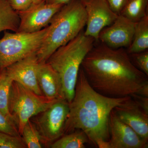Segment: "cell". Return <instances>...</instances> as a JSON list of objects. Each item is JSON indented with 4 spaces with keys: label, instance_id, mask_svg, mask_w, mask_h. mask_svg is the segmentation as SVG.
I'll list each match as a JSON object with an SVG mask.
<instances>
[{
    "label": "cell",
    "instance_id": "obj_1",
    "mask_svg": "<svg viewBox=\"0 0 148 148\" xmlns=\"http://www.w3.org/2000/svg\"><path fill=\"white\" fill-rule=\"evenodd\" d=\"M81 69L95 90L111 98L138 94L148 76L132 64L123 48L114 49L96 41L86 56Z\"/></svg>",
    "mask_w": 148,
    "mask_h": 148
},
{
    "label": "cell",
    "instance_id": "obj_2",
    "mask_svg": "<svg viewBox=\"0 0 148 148\" xmlns=\"http://www.w3.org/2000/svg\"><path fill=\"white\" fill-rule=\"evenodd\" d=\"M129 96L111 98L97 92L88 82L81 68L74 97L69 103L70 110L64 134L80 130L96 147L107 148L110 138L111 112Z\"/></svg>",
    "mask_w": 148,
    "mask_h": 148
},
{
    "label": "cell",
    "instance_id": "obj_3",
    "mask_svg": "<svg viewBox=\"0 0 148 148\" xmlns=\"http://www.w3.org/2000/svg\"><path fill=\"white\" fill-rule=\"evenodd\" d=\"M86 14L80 0H71L53 15L37 52L39 62H46L58 48L76 37L86 26Z\"/></svg>",
    "mask_w": 148,
    "mask_h": 148
},
{
    "label": "cell",
    "instance_id": "obj_4",
    "mask_svg": "<svg viewBox=\"0 0 148 148\" xmlns=\"http://www.w3.org/2000/svg\"><path fill=\"white\" fill-rule=\"evenodd\" d=\"M96 40L82 30L76 37L58 48L46 61L61 77L65 99L69 103L75 94L78 75L83 61Z\"/></svg>",
    "mask_w": 148,
    "mask_h": 148
},
{
    "label": "cell",
    "instance_id": "obj_5",
    "mask_svg": "<svg viewBox=\"0 0 148 148\" xmlns=\"http://www.w3.org/2000/svg\"><path fill=\"white\" fill-rule=\"evenodd\" d=\"M47 26L35 33L5 32L0 39V73L19 60L36 53L46 34Z\"/></svg>",
    "mask_w": 148,
    "mask_h": 148
},
{
    "label": "cell",
    "instance_id": "obj_6",
    "mask_svg": "<svg viewBox=\"0 0 148 148\" xmlns=\"http://www.w3.org/2000/svg\"><path fill=\"white\" fill-rule=\"evenodd\" d=\"M57 100H50L45 95H38L13 81L10 93L9 109L16 120L20 135L27 122L48 108Z\"/></svg>",
    "mask_w": 148,
    "mask_h": 148
},
{
    "label": "cell",
    "instance_id": "obj_7",
    "mask_svg": "<svg viewBox=\"0 0 148 148\" xmlns=\"http://www.w3.org/2000/svg\"><path fill=\"white\" fill-rule=\"evenodd\" d=\"M69 110V102L66 99H58L38 114L34 121H32L39 132L42 142L52 143L64 135Z\"/></svg>",
    "mask_w": 148,
    "mask_h": 148
},
{
    "label": "cell",
    "instance_id": "obj_8",
    "mask_svg": "<svg viewBox=\"0 0 148 148\" xmlns=\"http://www.w3.org/2000/svg\"><path fill=\"white\" fill-rule=\"evenodd\" d=\"M86 14L85 35L98 41L99 33L112 24L119 15L111 9L106 0H80Z\"/></svg>",
    "mask_w": 148,
    "mask_h": 148
},
{
    "label": "cell",
    "instance_id": "obj_9",
    "mask_svg": "<svg viewBox=\"0 0 148 148\" xmlns=\"http://www.w3.org/2000/svg\"><path fill=\"white\" fill-rule=\"evenodd\" d=\"M64 5L50 4L45 1L32 4L27 9L17 12L20 24L17 32L35 33L45 28Z\"/></svg>",
    "mask_w": 148,
    "mask_h": 148
},
{
    "label": "cell",
    "instance_id": "obj_10",
    "mask_svg": "<svg viewBox=\"0 0 148 148\" xmlns=\"http://www.w3.org/2000/svg\"><path fill=\"white\" fill-rule=\"evenodd\" d=\"M135 24L119 15L112 24L101 30L98 41L114 49H126L132 43Z\"/></svg>",
    "mask_w": 148,
    "mask_h": 148
},
{
    "label": "cell",
    "instance_id": "obj_11",
    "mask_svg": "<svg viewBox=\"0 0 148 148\" xmlns=\"http://www.w3.org/2000/svg\"><path fill=\"white\" fill-rule=\"evenodd\" d=\"M110 140L107 148H147L148 142L119 119L113 110L109 119Z\"/></svg>",
    "mask_w": 148,
    "mask_h": 148
},
{
    "label": "cell",
    "instance_id": "obj_12",
    "mask_svg": "<svg viewBox=\"0 0 148 148\" xmlns=\"http://www.w3.org/2000/svg\"><path fill=\"white\" fill-rule=\"evenodd\" d=\"M39 62L37 52L32 53L5 69L6 73L13 81L40 95H44L37 78Z\"/></svg>",
    "mask_w": 148,
    "mask_h": 148
},
{
    "label": "cell",
    "instance_id": "obj_13",
    "mask_svg": "<svg viewBox=\"0 0 148 148\" xmlns=\"http://www.w3.org/2000/svg\"><path fill=\"white\" fill-rule=\"evenodd\" d=\"M120 119L131 127L142 139L148 141V113L129 96L114 109Z\"/></svg>",
    "mask_w": 148,
    "mask_h": 148
},
{
    "label": "cell",
    "instance_id": "obj_14",
    "mask_svg": "<svg viewBox=\"0 0 148 148\" xmlns=\"http://www.w3.org/2000/svg\"><path fill=\"white\" fill-rule=\"evenodd\" d=\"M37 78L44 95L50 100L65 99L60 76L47 62H39Z\"/></svg>",
    "mask_w": 148,
    "mask_h": 148
},
{
    "label": "cell",
    "instance_id": "obj_15",
    "mask_svg": "<svg viewBox=\"0 0 148 148\" xmlns=\"http://www.w3.org/2000/svg\"><path fill=\"white\" fill-rule=\"evenodd\" d=\"M126 50L129 54L148 50V14L136 23L132 43Z\"/></svg>",
    "mask_w": 148,
    "mask_h": 148
},
{
    "label": "cell",
    "instance_id": "obj_16",
    "mask_svg": "<svg viewBox=\"0 0 148 148\" xmlns=\"http://www.w3.org/2000/svg\"><path fill=\"white\" fill-rule=\"evenodd\" d=\"M19 24L17 12L12 8L8 0H0V33L7 30L17 32Z\"/></svg>",
    "mask_w": 148,
    "mask_h": 148
},
{
    "label": "cell",
    "instance_id": "obj_17",
    "mask_svg": "<svg viewBox=\"0 0 148 148\" xmlns=\"http://www.w3.org/2000/svg\"><path fill=\"white\" fill-rule=\"evenodd\" d=\"M90 143L87 135L82 130H76L73 132L64 134L51 144V148H85Z\"/></svg>",
    "mask_w": 148,
    "mask_h": 148
},
{
    "label": "cell",
    "instance_id": "obj_18",
    "mask_svg": "<svg viewBox=\"0 0 148 148\" xmlns=\"http://www.w3.org/2000/svg\"><path fill=\"white\" fill-rule=\"evenodd\" d=\"M148 0H127L120 15L137 23L148 15Z\"/></svg>",
    "mask_w": 148,
    "mask_h": 148
},
{
    "label": "cell",
    "instance_id": "obj_19",
    "mask_svg": "<svg viewBox=\"0 0 148 148\" xmlns=\"http://www.w3.org/2000/svg\"><path fill=\"white\" fill-rule=\"evenodd\" d=\"M13 81L4 70L0 73V110L7 116L15 119L9 109L10 93Z\"/></svg>",
    "mask_w": 148,
    "mask_h": 148
},
{
    "label": "cell",
    "instance_id": "obj_20",
    "mask_svg": "<svg viewBox=\"0 0 148 148\" xmlns=\"http://www.w3.org/2000/svg\"><path fill=\"white\" fill-rule=\"evenodd\" d=\"M21 135L27 148H42V141L39 132L36 125L31 119L24 126Z\"/></svg>",
    "mask_w": 148,
    "mask_h": 148
},
{
    "label": "cell",
    "instance_id": "obj_21",
    "mask_svg": "<svg viewBox=\"0 0 148 148\" xmlns=\"http://www.w3.org/2000/svg\"><path fill=\"white\" fill-rule=\"evenodd\" d=\"M0 132L21 137L18 132L16 121L13 118L6 115L0 110Z\"/></svg>",
    "mask_w": 148,
    "mask_h": 148
},
{
    "label": "cell",
    "instance_id": "obj_22",
    "mask_svg": "<svg viewBox=\"0 0 148 148\" xmlns=\"http://www.w3.org/2000/svg\"><path fill=\"white\" fill-rule=\"evenodd\" d=\"M27 148L23 138L0 132V148Z\"/></svg>",
    "mask_w": 148,
    "mask_h": 148
},
{
    "label": "cell",
    "instance_id": "obj_23",
    "mask_svg": "<svg viewBox=\"0 0 148 148\" xmlns=\"http://www.w3.org/2000/svg\"><path fill=\"white\" fill-rule=\"evenodd\" d=\"M129 56L131 62L135 67L148 76V50L130 53Z\"/></svg>",
    "mask_w": 148,
    "mask_h": 148
},
{
    "label": "cell",
    "instance_id": "obj_24",
    "mask_svg": "<svg viewBox=\"0 0 148 148\" xmlns=\"http://www.w3.org/2000/svg\"><path fill=\"white\" fill-rule=\"evenodd\" d=\"M14 10L17 12L25 10L31 6L32 0H8Z\"/></svg>",
    "mask_w": 148,
    "mask_h": 148
},
{
    "label": "cell",
    "instance_id": "obj_25",
    "mask_svg": "<svg viewBox=\"0 0 148 148\" xmlns=\"http://www.w3.org/2000/svg\"><path fill=\"white\" fill-rule=\"evenodd\" d=\"M114 12L119 15L127 0H106Z\"/></svg>",
    "mask_w": 148,
    "mask_h": 148
},
{
    "label": "cell",
    "instance_id": "obj_26",
    "mask_svg": "<svg viewBox=\"0 0 148 148\" xmlns=\"http://www.w3.org/2000/svg\"><path fill=\"white\" fill-rule=\"evenodd\" d=\"M131 97L135 100L148 113V97L134 94Z\"/></svg>",
    "mask_w": 148,
    "mask_h": 148
},
{
    "label": "cell",
    "instance_id": "obj_27",
    "mask_svg": "<svg viewBox=\"0 0 148 148\" xmlns=\"http://www.w3.org/2000/svg\"><path fill=\"white\" fill-rule=\"evenodd\" d=\"M137 94L148 97V82L146 83L143 85L139 92Z\"/></svg>",
    "mask_w": 148,
    "mask_h": 148
},
{
    "label": "cell",
    "instance_id": "obj_28",
    "mask_svg": "<svg viewBox=\"0 0 148 148\" xmlns=\"http://www.w3.org/2000/svg\"><path fill=\"white\" fill-rule=\"evenodd\" d=\"M71 0H45V2L50 4H65Z\"/></svg>",
    "mask_w": 148,
    "mask_h": 148
},
{
    "label": "cell",
    "instance_id": "obj_29",
    "mask_svg": "<svg viewBox=\"0 0 148 148\" xmlns=\"http://www.w3.org/2000/svg\"><path fill=\"white\" fill-rule=\"evenodd\" d=\"M32 4H37L45 1V0H32Z\"/></svg>",
    "mask_w": 148,
    "mask_h": 148
}]
</instances>
